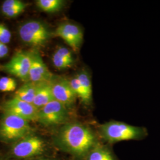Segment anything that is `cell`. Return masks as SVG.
Wrapping results in <instances>:
<instances>
[{
	"instance_id": "6da1fadb",
	"label": "cell",
	"mask_w": 160,
	"mask_h": 160,
	"mask_svg": "<svg viewBox=\"0 0 160 160\" xmlns=\"http://www.w3.org/2000/svg\"><path fill=\"white\" fill-rule=\"evenodd\" d=\"M57 142L63 150L78 157L88 154L97 145L92 132L79 123L65 124L58 133Z\"/></svg>"
},
{
	"instance_id": "7a4b0ae2",
	"label": "cell",
	"mask_w": 160,
	"mask_h": 160,
	"mask_svg": "<svg viewBox=\"0 0 160 160\" xmlns=\"http://www.w3.org/2000/svg\"><path fill=\"white\" fill-rule=\"evenodd\" d=\"M101 137L110 143L123 141L141 140L148 135L144 127L132 126L118 121H110L99 126Z\"/></svg>"
},
{
	"instance_id": "3957f363",
	"label": "cell",
	"mask_w": 160,
	"mask_h": 160,
	"mask_svg": "<svg viewBox=\"0 0 160 160\" xmlns=\"http://www.w3.org/2000/svg\"><path fill=\"white\" fill-rule=\"evenodd\" d=\"M32 131L29 121L14 114L4 113L0 122V139L5 141L20 140Z\"/></svg>"
},
{
	"instance_id": "277c9868",
	"label": "cell",
	"mask_w": 160,
	"mask_h": 160,
	"mask_svg": "<svg viewBox=\"0 0 160 160\" xmlns=\"http://www.w3.org/2000/svg\"><path fill=\"white\" fill-rule=\"evenodd\" d=\"M18 33L23 42L33 48L45 46L51 36L48 28L38 20L23 23L19 28Z\"/></svg>"
},
{
	"instance_id": "5b68a950",
	"label": "cell",
	"mask_w": 160,
	"mask_h": 160,
	"mask_svg": "<svg viewBox=\"0 0 160 160\" xmlns=\"http://www.w3.org/2000/svg\"><path fill=\"white\" fill-rule=\"evenodd\" d=\"M67 107L54 100L39 110L38 122L45 126L63 124L68 119Z\"/></svg>"
},
{
	"instance_id": "8992f818",
	"label": "cell",
	"mask_w": 160,
	"mask_h": 160,
	"mask_svg": "<svg viewBox=\"0 0 160 160\" xmlns=\"http://www.w3.org/2000/svg\"><path fill=\"white\" fill-rule=\"evenodd\" d=\"M31 64L30 51H19L4 64L2 68L7 72L16 76L24 82L30 81L29 72Z\"/></svg>"
},
{
	"instance_id": "52a82bcc",
	"label": "cell",
	"mask_w": 160,
	"mask_h": 160,
	"mask_svg": "<svg viewBox=\"0 0 160 160\" xmlns=\"http://www.w3.org/2000/svg\"><path fill=\"white\" fill-rule=\"evenodd\" d=\"M4 113L14 114L28 121H38L39 110L33 104L13 98L6 101L2 106Z\"/></svg>"
},
{
	"instance_id": "ba28073f",
	"label": "cell",
	"mask_w": 160,
	"mask_h": 160,
	"mask_svg": "<svg viewBox=\"0 0 160 160\" xmlns=\"http://www.w3.org/2000/svg\"><path fill=\"white\" fill-rule=\"evenodd\" d=\"M54 35L62 39L74 51L80 49L83 42L82 30L74 23L64 22L60 24L55 30Z\"/></svg>"
},
{
	"instance_id": "9c48e42d",
	"label": "cell",
	"mask_w": 160,
	"mask_h": 160,
	"mask_svg": "<svg viewBox=\"0 0 160 160\" xmlns=\"http://www.w3.org/2000/svg\"><path fill=\"white\" fill-rule=\"evenodd\" d=\"M50 84L55 100L63 104L67 108L74 104L77 96L72 89L68 80L53 75Z\"/></svg>"
},
{
	"instance_id": "30bf717a",
	"label": "cell",
	"mask_w": 160,
	"mask_h": 160,
	"mask_svg": "<svg viewBox=\"0 0 160 160\" xmlns=\"http://www.w3.org/2000/svg\"><path fill=\"white\" fill-rule=\"evenodd\" d=\"M43 149L44 143L40 138L30 135L21 139L14 145L12 154L18 158H26L39 154Z\"/></svg>"
},
{
	"instance_id": "8fae6325",
	"label": "cell",
	"mask_w": 160,
	"mask_h": 160,
	"mask_svg": "<svg viewBox=\"0 0 160 160\" xmlns=\"http://www.w3.org/2000/svg\"><path fill=\"white\" fill-rule=\"evenodd\" d=\"M31 64L29 72L30 81L34 83L50 82L54 75L47 67L40 53L34 49L30 51Z\"/></svg>"
},
{
	"instance_id": "7c38bea8",
	"label": "cell",
	"mask_w": 160,
	"mask_h": 160,
	"mask_svg": "<svg viewBox=\"0 0 160 160\" xmlns=\"http://www.w3.org/2000/svg\"><path fill=\"white\" fill-rule=\"evenodd\" d=\"M37 84L38 87L33 104L38 110H40L55 99L52 92L50 82Z\"/></svg>"
},
{
	"instance_id": "4fadbf2b",
	"label": "cell",
	"mask_w": 160,
	"mask_h": 160,
	"mask_svg": "<svg viewBox=\"0 0 160 160\" xmlns=\"http://www.w3.org/2000/svg\"><path fill=\"white\" fill-rule=\"evenodd\" d=\"M28 6V4L20 0H6L4 1L1 10L6 17H16L23 13Z\"/></svg>"
},
{
	"instance_id": "5bb4252c",
	"label": "cell",
	"mask_w": 160,
	"mask_h": 160,
	"mask_svg": "<svg viewBox=\"0 0 160 160\" xmlns=\"http://www.w3.org/2000/svg\"><path fill=\"white\" fill-rule=\"evenodd\" d=\"M38 84L32 81L26 82L15 92L14 98L33 104L37 90Z\"/></svg>"
},
{
	"instance_id": "9a60e30c",
	"label": "cell",
	"mask_w": 160,
	"mask_h": 160,
	"mask_svg": "<svg viewBox=\"0 0 160 160\" xmlns=\"http://www.w3.org/2000/svg\"><path fill=\"white\" fill-rule=\"evenodd\" d=\"M80 81V84L84 92L85 102L84 103L88 104L92 101V83L90 75L86 69H82L76 75Z\"/></svg>"
},
{
	"instance_id": "2e32d148",
	"label": "cell",
	"mask_w": 160,
	"mask_h": 160,
	"mask_svg": "<svg viewBox=\"0 0 160 160\" xmlns=\"http://www.w3.org/2000/svg\"><path fill=\"white\" fill-rule=\"evenodd\" d=\"M62 0H38L36 1L37 7L43 12L54 13L59 12L65 5Z\"/></svg>"
},
{
	"instance_id": "e0dca14e",
	"label": "cell",
	"mask_w": 160,
	"mask_h": 160,
	"mask_svg": "<svg viewBox=\"0 0 160 160\" xmlns=\"http://www.w3.org/2000/svg\"><path fill=\"white\" fill-rule=\"evenodd\" d=\"M87 160H114L108 149L100 147L95 146L88 155Z\"/></svg>"
},
{
	"instance_id": "ac0fdd59",
	"label": "cell",
	"mask_w": 160,
	"mask_h": 160,
	"mask_svg": "<svg viewBox=\"0 0 160 160\" xmlns=\"http://www.w3.org/2000/svg\"><path fill=\"white\" fill-rule=\"evenodd\" d=\"M17 87V82L15 79L3 77L0 78V91L2 92H14Z\"/></svg>"
},
{
	"instance_id": "d6986e66",
	"label": "cell",
	"mask_w": 160,
	"mask_h": 160,
	"mask_svg": "<svg viewBox=\"0 0 160 160\" xmlns=\"http://www.w3.org/2000/svg\"><path fill=\"white\" fill-rule=\"evenodd\" d=\"M69 84L73 91L76 94L77 97H79L82 100V102L84 103L85 102V94L82 88V86L80 84V81L78 79L77 77L75 76L74 77L72 78L71 80H69Z\"/></svg>"
},
{
	"instance_id": "ffe728a7",
	"label": "cell",
	"mask_w": 160,
	"mask_h": 160,
	"mask_svg": "<svg viewBox=\"0 0 160 160\" xmlns=\"http://www.w3.org/2000/svg\"><path fill=\"white\" fill-rule=\"evenodd\" d=\"M52 62L55 68L58 69H65L71 67L73 65L69 63L66 59L54 52L52 56Z\"/></svg>"
},
{
	"instance_id": "44dd1931",
	"label": "cell",
	"mask_w": 160,
	"mask_h": 160,
	"mask_svg": "<svg viewBox=\"0 0 160 160\" xmlns=\"http://www.w3.org/2000/svg\"><path fill=\"white\" fill-rule=\"evenodd\" d=\"M55 52L56 53H57L58 55L63 58L69 63H71L72 65L74 63V59L73 55L72 54V52L67 48L60 46V47L58 48Z\"/></svg>"
},
{
	"instance_id": "7402d4cb",
	"label": "cell",
	"mask_w": 160,
	"mask_h": 160,
	"mask_svg": "<svg viewBox=\"0 0 160 160\" xmlns=\"http://www.w3.org/2000/svg\"><path fill=\"white\" fill-rule=\"evenodd\" d=\"M11 38L10 31L4 24L0 23V42L6 45L10 42Z\"/></svg>"
},
{
	"instance_id": "603a6c76",
	"label": "cell",
	"mask_w": 160,
	"mask_h": 160,
	"mask_svg": "<svg viewBox=\"0 0 160 160\" xmlns=\"http://www.w3.org/2000/svg\"><path fill=\"white\" fill-rule=\"evenodd\" d=\"M8 53V48L6 44L0 42V58H4L7 55Z\"/></svg>"
},
{
	"instance_id": "cb8c5ba5",
	"label": "cell",
	"mask_w": 160,
	"mask_h": 160,
	"mask_svg": "<svg viewBox=\"0 0 160 160\" xmlns=\"http://www.w3.org/2000/svg\"></svg>"
}]
</instances>
